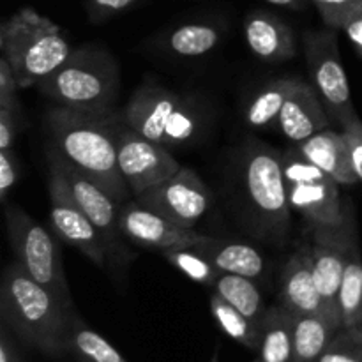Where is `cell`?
<instances>
[{
  "mask_svg": "<svg viewBox=\"0 0 362 362\" xmlns=\"http://www.w3.org/2000/svg\"><path fill=\"white\" fill-rule=\"evenodd\" d=\"M341 30H345V34L349 35L354 48H356L357 53L362 57V4L357 9H354L352 13L349 14V18L343 21Z\"/></svg>",
  "mask_w": 362,
  "mask_h": 362,
  "instance_id": "37",
  "label": "cell"
},
{
  "mask_svg": "<svg viewBox=\"0 0 362 362\" xmlns=\"http://www.w3.org/2000/svg\"><path fill=\"white\" fill-rule=\"evenodd\" d=\"M296 148L308 161L313 163L329 179H332L341 187L359 184L354 175L352 166H350L346 141L341 131L338 133V131L329 127V129L320 131V133L304 140L303 144L296 145Z\"/></svg>",
  "mask_w": 362,
  "mask_h": 362,
  "instance_id": "19",
  "label": "cell"
},
{
  "mask_svg": "<svg viewBox=\"0 0 362 362\" xmlns=\"http://www.w3.org/2000/svg\"><path fill=\"white\" fill-rule=\"evenodd\" d=\"M140 0H83L85 13L90 23H105L134 7Z\"/></svg>",
  "mask_w": 362,
  "mask_h": 362,
  "instance_id": "31",
  "label": "cell"
},
{
  "mask_svg": "<svg viewBox=\"0 0 362 362\" xmlns=\"http://www.w3.org/2000/svg\"><path fill=\"white\" fill-rule=\"evenodd\" d=\"M237 182L255 232L272 244H285L292 228V209L281 152L262 141H247L237 161Z\"/></svg>",
  "mask_w": 362,
  "mask_h": 362,
  "instance_id": "3",
  "label": "cell"
},
{
  "mask_svg": "<svg viewBox=\"0 0 362 362\" xmlns=\"http://www.w3.org/2000/svg\"><path fill=\"white\" fill-rule=\"evenodd\" d=\"M244 37L247 48L264 62H286L296 55L292 28L278 14L255 9L244 18Z\"/></svg>",
  "mask_w": 362,
  "mask_h": 362,
  "instance_id": "18",
  "label": "cell"
},
{
  "mask_svg": "<svg viewBox=\"0 0 362 362\" xmlns=\"http://www.w3.org/2000/svg\"><path fill=\"white\" fill-rule=\"evenodd\" d=\"M343 327L339 311L322 310L318 313L300 315L293 320V361L317 362L329 349L336 329Z\"/></svg>",
  "mask_w": 362,
  "mask_h": 362,
  "instance_id": "21",
  "label": "cell"
},
{
  "mask_svg": "<svg viewBox=\"0 0 362 362\" xmlns=\"http://www.w3.org/2000/svg\"><path fill=\"white\" fill-rule=\"evenodd\" d=\"M119 225L127 243L158 253L175 247H193L207 237L197 230L173 225L161 214L138 204L134 198L120 207Z\"/></svg>",
  "mask_w": 362,
  "mask_h": 362,
  "instance_id": "14",
  "label": "cell"
},
{
  "mask_svg": "<svg viewBox=\"0 0 362 362\" xmlns=\"http://www.w3.org/2000/svg\"><path fill=\"white\" fill-rule=\"evenodd\" d=\"M119 113L126 126L166 148L186 145L205 122L198 99L154 83L140 85Z\"/></svg>",
  "mask_w": 362,
  "mask_h": 362,
  "instance_id": "6",
  "label": "cell"
},
{
  "mask_svg": "<svg viewBox=\"0 0 362 362\" xmlns=\"http://www.w3.org/2000/svg\"><path fill=\"white\" fill-rule=\"evenodd\" d=\"M331 127V117L313 85L297 78L279 113L276 129L293 145Z\"/></svg>",
  "mask_w": 362,
  "mask_h": 362,
  "instance_id": "16",
  "label": "cell"
},
{
  "mask_svg": "<svg viewBox=\"0 0 362 362\" xmlns=\"http://www.w3.org/2000/svg\"><path fill=\"white\" fill-rule=\"evenodd\" d=\"M279 297L283 308H286L293 317L324 310V303L315 283L310 244L297 247L285 262L279 279Z\"/></svg>",
  "mask_w": 362,
  "mask_h": 362,
  "instance_id": "17",
  "label": "cell"
},
{
  "mask_svg": "<svg viewBox=\"0 0 362 362\" xmlns=\"http://www.w3.org/2000/svg\"><path fill=\"white\" fill-rule=\"evenodd\" d=\"M0 313L27 345L49 356L69 346L71 308L25 274L16 262L4 269L0 283Z\"/></svg>",
  "mask_w": 362,
  "mask_h": 362,
  "instance_id": "2",
  "label": "cell"
},
{
  "mask_svg": "<svg viewBox=\"0 0 362 362\" xmlns=\"http://www.w3.org/2000/svg\"><path fill=\"white\" fill-rule=\"evenodd\" d=\"M281 163L286 186H293V184H310L317 182V180L327 179V175H325L320 168H317L313 163L308 161L296 147L281 152Z\"/></svg>",
  "mask_w": 362,
  "mask_h": 362,
  "instance_id": "30",
  "label": "cell"
},
{
  "mask_svg": "<svg viewBox=\"0 0 362 362\" xmlns=\"http://www.w3.org/2000/svg\"><path fill=\"white\" fill-rule=\"evenodd\" d=\"M212 288H214V293H218L223 300L232 304L235 310H239L253 324H262V318L265 315L264 300H262L260 288L255 283V279L246 278V276L221 272V276H219Z\"/></svg>",
  "mask_w": 362,
  "mask_h": 362,
  "instance_id": "26",
  "label": "cell"
},
{
  "mask_svg": "<svg viewBox=\"0 0 362 362\" xmlns=\"http://www.w3.org/2000/svg\"><path fill=\"white\" fill-rule=\"evenodd\" d=\"M338 308L343 327L352 329L362 320V253L359 235L350 246L349 260L338 293Z\"/></svg>",
  "mask_w": 362,
  "mask_h": 362,
  "instance_id": "25",
  "label": "cell"
},
{
  "mask_svg": "<svg viewBox=\"0 0 362 362\" xmlns=\"http://www.w3.org/2000/svg\"><path fill=\"white\" fill-rule=\"evenodd\" d=\"M117 156L120 173L133 198L172 179L182 168L170 148L141 136L122 119L117 131Z\"/></svg>",
  "mask_w": 362,
  "mask_h": 362,
  "instance_id": "11",
  "label": "cell"
},
{
  "mask_svg": "<svg viewBox=\"0 0 362 362\" xmlns=\"http://www.w3.org/2000/svg\"><path fill=\"white\" fill-rule=\"evenodd\" d=\"M320 13L322 20L329 28H341L343 21L354 9L361 6L362 0H310Z\"/></svg>",
  "mask_w": 362,
  "mask_h": 362,
  "instance_id": "32",
  "label": "cell"
},
{
  "mask_svg": "<svg viewBox=\"0 0 362 362\" xmlns=\"http://www.w3.org/2000/svg\"><path fill=\"white\" fill-rule=\"evenodd\" d=\"M7 237L18 267L71 308V288L55 237L20 205H4Z\"/></svg>",
  "mask_w": 362,
  "mask_h": 362,
  "instance_id": "7",
  "label": "cell"
},
{
  "mask_svg": "<svg viewBox=\"0 0 362 362\" xmlns=\"http://www.w3.org/2000/svg\"><path fill=\"white\" fill-rule=\"evenodd\" d=\"M71 52L62 28L34 7H21L0 25V53L21 88L35 87L62 66Z\"/></svg>",
  "mask_w": 362,
  "mask_h": 362,
  "instance_id": "5",
  "label": "cell"
},
{
  "mask_svg": "<svg viewBox=\"0 0 362 362\" xmlns=\"http://www.w3.org/2000/svg\"><path fill=\"white\" fill-rule=\"evenodd\" d=\"M159 255L166 262H170V265H173L177 271L182 272L186 278L198 283V285L214 286L221 276V271H218L211 260H207L204 255L194 251L193 247H175V250L161 251Z\"/></svg>",
  "mask_w": 362,
  "mask_h": 362,
  "instance_id": "28",
  "label": "cell"
},
{
  "mask_svg": "<svg viewBox=\"0 0 362 362\" xmlns=\"http://www.w3.org/2000/svg\"><path fill=\"white\" fill-rule=\"evenodd\" d=\"M173 225L194 230L214 205V194L194 170L182 166L172 179L134 197Z\"/></svg>",
  "mask_w": 362,
  "mask_h": 362,
  "instance_id": "10",
  "label": "cell"
},
{
  "mask_svg": "<svg viewBox=\"0 0 362 362\" xmlns=\"http://www.w3.org/2000/svg\"><path fill=\"white\" fill-rule=\"evenodd\" d=\"M20 88V83H18L11 66L6 59L0 57V105H18Z\"/></svg>",
  "mask_w": 362,
  "mask_h": 362,
  "instance_id": "36",
  "label": "cell"
},
{
  "mask_svg": "<svg viewBox=\"0 0 362 362\" xmlns=\"http://www.w3.org/2000/svg\"><path fill=\"white\" fill-rule=\"evenodd\" d=\"M211 313L223 332H226L230 338L250 349L260 346V325L253 324L232 304L223 300L218 293H212L211 297Z\"/></svg>",
  "mask_w": 362,
  "mask_h": 362,
  "instance_id": "27",
  "label": "cell"
},
{
  "mask_svg": "<svg viewBox=\"0 0 362 362\" xmlns=\"http://www.w3.org/2000/svg\"><path fill=\"white\" fill-rule=\"evenodd\" d=\"M223 39V27L211 20L186 21L163 39V48L180 59H198L218 48Z\"/></svg>",
  "mask_w": 362,
  "mask_h": 362,
  "instance_id": "22",
  "label": "cell"
},
{
  "mask_svg": "<svg viewBox=\"0 0 362 362\" xmlns=\"http://www.w3.org/2000/svg\"><path fill=\"white\" fill-rule=\"evenodd\" d=\"M341 133L346 141V151H349L350 166L354 170L357 182L362 184V120L359 115L352 117L345 126L341 127Z\"/></svg>",
  "mask_w": 362,
  "mask_h": 362,
  "instance_id": "33",
  "label": "cell"
},
{
  "mask_svg": "<svg viewBox=\"0 0 362 362\" xmlns=\"http://www.w3.org/2000/svg\"><path fill=\"white\" fill-rule=\"evenodd\" d=\"M339 184L332 179L310 184L288 186V200L292 212L299 214L310 228H343L356 214L352 205L345 204Z\"/></svg>",
  "mask_w": 362,
  "mask_h": 362,
  "instance_id": "15",
  "label": "cell"
},
{
  "mask_svg": "<svg viewBox=\"0 0 362 362\" xmlns=\"http://www.w3.org/2000/svg\"><path fill=\"white\" fill-rule=\"evenodd\" d=\"M193 250L204 255L218 271L226 272V274L260 279L267 271V262H265L260 250L246 243L221 240L207 235L202 243L193 246Z\"/></svg>",
  "mask_w": 362,
  "mask_h": 362,
  "instance_id": "20",
  "label": "cell"
},
{
  "mask_svg": "<svg viewBox=\"0 0 362 362\" xmlns=\"http://www.w3.org/2000/svg\"><path fill=\"white\" fill-rule=\"evenodd\" d=\"M293 317L286 308L272 306L260 324L262 362H290L293 359Z\"/></svg>",
  "mask_w": 362,
  "mask_h": 362,
  "instance_id": "24",
  "label": "cell"
},
{
  "mask_svg": "<svg viewBox=\"0 0 362 362\" xmlns=\"http://www.w3.org/2000/svg\"><path fill=\"white\" fill-rule=\"evenodd\" d=\"M120 113L78 112L55 108L46 113L49 133L48 156L64 163L115 198L120 204L133 200L119 168L117 131Z\"/></svg>",
  "mask_w": 362,
  "mask_h": 362,
  "instance_id": "1",
  "label": "cell"
},
{
  "mask_svg": "<svg viewBox=\"0 0 362 362\" xmlns=\"http://www.w3.org/2000/svg\"><path fill=\"white\" fill-rule=\"evenodd\" d=\"M21 129L20 105H0V151L14 147L18 133Z\"/></svg>",
  "mask_w": 362,
  "mask_h": 362,
  "instance_id": "34",
  "label": "cell"
},
{
  "mask_svg": "<svg viewBox=\"0 0 362 362\" xmlns=\"http://www.w3.org/2000/svg\"><path fill=\"white\" fill-rule=\"evenodd\" d=\"M35 88L59 108L108 112L119 98V62L105 46L83 45Z\"/></svg>",
  "mask_w": 362,
  "mask_h": 362,
  "instance_id": "4",
  "label": "cell"
},
{
  "mask_svg": "<svg viewBox=\"0 0 362 362\" xmlns=\"http://www.w3.org/2000/svg\"><path fill=\"white\" fill-rule=\"evenodd\" d=\"M49 225L53 232L69 246L76 247L95 267H108L105 244L101 235L92 225L83 209L78 205L64 177L49 166Z\"/></svg>",
  "mask_w": 362,
  "mask_h": 362,
  "instance_id": "12",
  "label": "cell"
},
{
  "mask_svg": "<svg viewBox=\"0 0 362 362\" xmlns=\"http://www.w3.org/2000/svg\"><path fill=\"white\" fill-rule=\"evenodd\" d=\"M48 165L52 168H55L64 177V180L69 186L71 193H73L74 200L83 209V212L88 216L92 225L95 226V230L101 235L106 250V257H108V267L112 269V274H124L129 269L134 255H131L127 251V239L124 237L119 225V216L122 204L117 202L113 197H110L106 191L95 186L94 182H90L87 177L80 175V173L71 170L64 163L57 161L52 156H48Z\"/></svg>",
  "mask_w": 362,
  "mask_h": 362,
  "instance_id": "9",
  "label": "cell"
},
{
  "mask_svg": "<svg viewBox=\"0 0 362 362\" xmlns=\"http://www.w3.org/2000/svg\"><path fill=\"white\" fill-rule=\"evenodd\" d=\"M317 362H362V350L343 349L331 343Z\"/></svg>",
  "mask_w": 362,
  "mask_h": 362,
  "instance_id": "38",
  "label": "cell"
},
{
  "mask_svg": "<svg viewBox=\"0 0 362 362\" xmlns=\"http://www.w3.org/2000/svg\"><path fill=\"white\" fill-rule=\"evenodd\" d=\"M265 2L272 4L276 7H283V9H290V11H303L306 9L310 0H265Z\"/></svg>",
  "mask_w": 362,
  "mask_h": 362,
  "instance_id": "39",
  "label": "cell"
},
{
  "mask_svg": "<svg viewBox=\"0 0 362 362\" xmlns=\"http://www.w3.org/2000/svg\"><path fill=\"white\" fill-rule=\"evenodd\" d=\"M357 233L356 218L343 228H311V262L324 310L339 311L338 293L349 260L350 246ZM341 315V313H339Z\"/></svg>",
  "mask_w": 362,
  "mask_h": 362,
  "instance_id": "13",
  "label": "cell"
},
{
  "mask_svg": "<svg viewBox=\"0 0 362 362\" xmlns=\"http://www.w3.org/2000/svg\"><path fill=\"white\" fill-rule=\"evenodd\" d=\"M69 345H73L85 359L90 362H126L103 336L90 331L85 325L73 324Z\"/></svg>",
  "mask_w": 362,
  "mask_h": 362,
  "instance_id": "29",
  "label": "cell"
},
{
  "mask_svg": "<svg viewBox=\"0 0 362 362\" xmlns=\"http://www.w3.org/2000/svg\"><path fill=\"white\" fill-rule=\"evenodd\" d=\"M303 48L311 85L324 103L331 120L343 127L357 112L354 108L352 90L334 28L306 30L303 35Z\"/></svg>",
  "mask_w": 362,
  "mask_h": 362,
  "instance_id": "8",
  "label": "cell"
},
{
  "mask_svg": "<svg viewBox=\"0 0 362 362\" xmlns=\"http://www.w3.org/2000/svg\"><path fill=\"white\" fill-rule=\"evenodd\" d=\"M18 179H20V166H18L13 148L0 151V200H2V205H7V197H9L11 189L16 186Z\"/></svg>",
  "mask_w": 362,
  "mask_h": 362,
  "instance_id": "35",
  "label": "cell"
},
{
  "mask_svg": "<svg viewBox=\"0 0 362 362\" xmlns=\"http://www.w3.org/2000/svg\"><path fill=\"white\" fill-rule=\"evenodd\" d=\"M296 80L297 78L292 76L272 78L267 83L262 85V87L255 92L253 98L250 99L246 110H244L246 126L258 131L276 127L279 113H281L283 110V105H285L286 98H288Z\"/></svg>",
  "mask_w": 362,
  "mask_h": 362,
  "instance_id": "23",
  "label": "cell"
}]
</instances>
